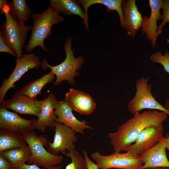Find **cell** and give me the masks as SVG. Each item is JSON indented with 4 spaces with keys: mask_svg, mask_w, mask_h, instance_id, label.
Segmentation results:
<instances>
[{
    "mask_svg": "<svg viewBox=\"0 0 169 169\" xmlns=\"http://www.w3.org/2000/svg\"><path fill=\"white\" fill-rule=\"evenodd\" d=\"M167 115L164 112L149 110L134 115L119 126L116 131L109 133L108 137L114 152L125 151L134 143L144 129L151 125L162 124L167 119Z\"/></svg>",
    "mask_w": 169,
    "mask_h": 169,
    "instance_id": "1",
    "label": "cell"
},
{
    "mask_svg": "<svg viewBox=\"0 0 169 169\" xmlns=\"http://www.w3.org/2000/svg\"><path fill=\"white\" fill-rule=\"evenodd\" d=\"M33 26L29 42L25 49L27 53L31 52L35 47L40 46L47 52H50L44 46V40L52 32L53 25L63 22L64 19L59 13L48 8L40 14L33 13Z\"/></svg>",
    "mask_w": 169,
    "mask_h": 169,
    "instance_id": "2",
    "label": "cell"
},
{
    "mask_svg": "<svg viewBox=\"0 0 169 169\" xmlns=\"http://www.w3.org/2000/svg\"><path fill=\"white\" fill-rule=\"evenodd\" d=\"M72 45V38L68 37L66 39L64 45L66 57L61 64L52 66L49 65L45 59L40 61V65L43 70H46L47 68H49L56 76L54 85H59L63 81H67L69 84L74 85L75 77L79 75L78 71L81 69L84 59L82 56H79L77 58L74 57Z\"/></svg>",
    "mask_w": 169,
    "mask_h": 169,
    "instance_id": "3",
    "label": "cell"
},
{
    "mask_svg": "<svg viewBox=\"0 0 169 169\" xmlns=\"http://www.w3.org/2000/svg\"><path fill=\"white\" fill-rule=\"evenodd\" d=\"M22 136L31 151L28 164H35L49 169L62 162L63 156L53 154L45 149L44 146H46L48 141L46 137L43 135L38 136L34 131Z\"/></svg>",
    "mask_w": 169,
    "mask_h": 169,
    "instance_id": "4",
    "label": "cell"
},
{
    "mask_svg": "<svg viewBox=\"0 0 169 169\" xmlns=\"http://www.w3.org/2000/svg\"><path fill=\"white\" fill-rule=\"evenodd\" d=\"M9 11V8L4 11L6 21L1 24L0 31L6 43L16 53L17 57H20L23 55V49L25 47L28 33L32 29L33 26L15 20Z\"/></svg>",
    "mask_w": 169,
    "mask_h": 169,
    "instance_id": "5",
    "label": "cell"
},
{
    "mask_svg": "<svg viewBox=\"0 0 169 169\" xmlns=\"http://www.w3.org/2000/svg\"><path fill=\"white\" fill-rule=\"evenodd\" d=\"M149 78L142 77L135 83L136 91L134 98L128 102L127 108L132 115L139 113L144 109L156 110L169 115V112L157 101L151 93V84L148 83Z\"/></svg>",
    "mask_w": 169,
    "mask_h": 169,
    "instance_id": "6",
    "label": "cell"
},
{
    "mask_svg": "<svg viewBox=\"0 0 169 169\" xmlns=\"http://www.w3.org/2000/svg\"><path fill=\"white\" fill-rule=\"evenodd\" d=\"M90 156L99 169H140L143 165L139 156L128 152H114L104 155L97 151L92 153Z\"/></svg>",
    "mask_w": 169,
    "mask_h": 169,
    "instance_id": "7",
    "label": "cell"
},
{
    "mask_svg": "<svg viewBox=\"0 0 169 169\" xmlns=\"http://www.w3.org/2000/svg\"><path fill=\"white\" fill-rule=\"evenodd\" d=\"M15 67L10 75L7 79H3L0 87V104L9 89L15 88V83L28 70L38 69L40 64L39 59L34 53L23 54L20 57H16Z\"/></svg>",
    "mask_w": 169,
    "mask_h": 169,
    "instance_id": "8",
    "label": "cell"
},
{
    "mask_svg": "<svg viewBox=\"0 0 169 169\" xmlns=\"http://www.w3.org/2000/svg\"><path fill=\"white\" fill-rule=\"evenodd\" d=\"M55 133L54 140L48 141L46 146L50 153L58 155L60 152L64 153L75 150L74 143L77 140L76 132L62 123L55 122L54 124Z\"/></svg>",
    "mask_w": 169,
    "mask_h": 169,
    "instance_id": "9",
    "label": "cell"
},
{
    "mask_svg": "<svg viewBox=\"0 0 169 169\" xmlns=\"http://www.w3.org/2000/svg\"><path fill=\"white\" fill-rule=\"evenodd\" d=\"M37 119H26L7 109L0 108V130L21 135L35 130Z\"/></svg>",
    "mask_w": 169,
    "mask_h": 169,
    "instance_id": "10",
    "label": "cell"
},
{
    "mask_svg": "<svg viewBox=\"0 0 169 169\" xmlns=\"http://www.w3.org/2000/svg\"><path fill=\"white\" fill-rule=\"evenodd\" d=\"M162 124L153 125L144 129L138 135L134 143L125 151L139 156L152 148L164 137Z\"/></svg>",
    "mask_w": 169,
    "mask_h": 169,
    "instance_id": "11",
    "label": "cell"
},
{
    "mask_svg": "<svg viewBox=\"0 0 169 169\" xmlns=\"http://www.w3.org/2000/svg\"><path fill=\"white\" fill-rule=\"evenodd\" d=\"M43 100H37L15 93L8 100L4 99L0 108L11 109L22 114L30 115L38 117L41 110Z\"/></svg>",
    "mask_w": 169,
    "mask_h": 169,
    "instance_id": "12",
    "label": "cell"
},
{
    "mask_svg": "<svg viewBox=\"0 0 169 169\" xmlns=\"http://www.w3.org/2000/svg\"><path fill=\"white\" fill-rule=\"evenodd\" d=\"M73 110L65 100L58 101L54 109L57 116L56 121L63 124L82 135L84 134V130L93 129L87 124L85 120H78L73 114Z\"/></svg>",
    "mask_w": 169,
    "mask_h": 169,
    "instance_id": "13",
    "label": "cell"
},
{
    "mask_svg": "<svg viewBox=\"0 0 169 169\" xmlns=\"http://www.w3.org/2000/svg\"><path fill=\"white\" fill-rule=\"evenodd\" d=\"M165 137L155 146L139 155L143 165L140 169L156 167L169 168V161L166 154Z\"/></svg>",
    "mask_w": 169,
    "mask_h": 169,
    "instance_id": "14",
    "label": "cell"
},
{
    "mask_svg": "<svg viewBox=\"0 0 169 169\" xmlns=\"http://www.w3.org/2000/svg\"><path fill=\"white\" fill-rule=\"evenodd\" d=\"M123 20L126 34L134 38L142 27L143 17L135 0H124L122 2Z\"/></svg>",
    "mask_w": 169,
    "mask_h": 169,
    "instance_id": "15",
    "label": "cell"
},
{
    "mask_svg": "<svg viewBox=\"0 0 169 169\" xmlns=\"http://www.w3.org/2000/svg\"><path fill=\"white\" fill-rule=\"evenodd\" d=\"M162 0H149L151 8L150 17L145 16L143 17L142 31L143 34L145 33L146 39L151 42V46L155 48L157 38L156 35L158 27L156 24L157 20H162V15L160 13L162 8Z\"/></svg>",
    "mask_w": 169,
    "mask_h": 169,
    "instance_id": "16",
    "label": "cell"
},
{
    "mask_svg": "<svg viewBox=\"0 0 169 169\" xmlns=\"http://www.w3.org/2000/svg\"><path fill=\"white\" fill-rule=\"evenodd\" d=\"M65 100L75 111L80 114L88 115L96 108V104L88 94L70 88L65 94Z\"/></svg>",
    "mask_w": 169,
    "mask_h": 169,
    "instance_id": "17",
    "label": "cell"
},
{
    "mask_svg": "<svg viewBox=\"0 0 169 169\" xmlns=\"http://www.w3.org/2000/svg\"><path fill=\"white\" fill-rule=\"evenodd\" d=\"M58 101L52 92L43 100L41 112L37 119L35 130L44 132L48 127H54V124L57 118L54 109Z\"/></svg>",
    "mask_w": 169,
    "mask_h": 169,
    "instance_id": "18",
    "label": "cell"
},
{
    "mask_svg": "<svg viewBox=\"0 0 169 169\" xmlns=\"http://www.w3.org/2000/svg\"><path fill=\"white\" fill-rule=\"evenodd\" d=\"M77 1L82 5L84 11V18L83 23L87 30L88 31L90 29L88 23V9L91 5L96 4H102L105 6L107 7L106 11L107 12L116 11L119 17L120 26L122 28H125L122 13V0H79Z\"/></svg>",
    "mask_w": 169,
    "mask_h": 169,
    "instance_id": "19",
    "label": "cell"
},
{
    "mask_svg": "<svg viewBox=\"0 0 169 169\" xmlns=\"http://www.w3.org/2000/svg\"><path fill=\"white\" fill-rule=\"evenodd\" d=\"M49 8L64 15L79 16L83 20L84 12L83 7L77 1L73 0H51Z\"/></svg>",
    "mask_w": 169,
    "mask_h": 169,
    "instance_id": "20",
    "label": "cell"
},
{
    "mask_svg": "<svg viewBox=\"0 0 169 169\" xmlns=\"http://www.w3.org/2000/svg\"><path fill=\"white\" fill-rule=\"evenodd\" d=\"M54 75L51 70L48 74L27 84L15 93L31 98H36L38 95L41 94V90L45 85L52 82Z\"/></svg>",
    "mask_w": 169,
    "mask_h": 169,
    "instance_id": "21",
    "label": "cell"
},
{
    "mask_svg": "<svg viewBox=\"0 0 169 169\" xmlns=\"http://www.w3.org/2000/svg\"><path fill=\"white\" fill-rule=\"evenodd\" d=\"M1 153L10 163L13 169H18L28 161L31 155V151L28 145L26 144L22 147L11 149Z\"/></svg>",
    "mask_w": 169,
    "mask_h": 169,
    "instance_id": "22",
    "label": "cell"
},
{
    "mask_svg": "<svg viewBox=\"0 0 169 169\" xmlns=\"http://www.w3.org/2000/svg\"><path fill=\"white\" fill-rule=\"evenodd\" d=\"M9 3V13L18 22L28 21L33 13L25 0H13Z\"/></svg>",
    "mask_w": 169,
    "mask_h": 169,
    "instance_id": "23",
    "label": "cell"
},
{
    "mask_svg": "<svg viewBox=\"0 0 169 169\" xmlns=\"http://www.w3.org/2000/svg\"><path fill=\"white\" fill-rule=\"evenodd\" d=\"M26 144L22 136L0 130V153Z\"/></svg>",
    "mask_w": 169,
    "mask_h": 169,
    "instance_id": "24",
    "label": "cell"
},
{
    "mask_svg": "<svg viewBox=\"0 0 169 169\" xmlns=\"http://www.w3.org/2000/svg\"><path fill=\"white\" fill-rule=\"evenodd\" d=\"M64 156L71 159V162L66 166L65 169H87L84 157L76 150L66 152Z\"/></svg>",
    "mask_w": 169,
    "mask_h": 169,
    "instance_id": "25",
    "label": "cell"
},
{
    "mask_svg": "<svg viewBox=\"0 0 169 169\" xmlns=\"http://www.w3.org/2000/svg\"><path fill=\"white\" fill-rule=\"evenodd\" d=\"M152 62L161 64L164 70L169 74V52L166 51L163 55L160 51L152 54L150 57Z\"/></svg>",
    "mask_w": 169,
    "mask_h": 169,
    "instance_id": "26",
    "label": "cell"
},
{
    "mask_svg": "<svg viewBox=\"0 0 169 169\" xmlns=\"http://www.w3.org/2000/svg\"><path fill=\"white\" fill-rule=\"evenodd\" d=\"M161 8L162 9V21L158 27L156 37L161 33L162 30L165 25L169 22V0H162Z\"/></svg>",
    "mask_w": 169,
    "mask_h": 169,
    "instance_id": "27",
    "label": "cell"
},
{
    "mask_svg": "<svg viewBox=\"0 0 169 169\" xmlns=\"http://www.w3.org/2000/svg\"><path fill=\"white\" fill-rule=\"evenodd\" d=\"M0 52L7 53L14 57H17L16 53L12 50L5 42L1 31H0Z\"/></svg>",
    "mask_w": 169,
    "mask_h": 169,
    "instance_id": "28",
    "label": "cell"
},
{
    "mask_svg": "<svg viewBox=\"0 0 169 169\" xmlns=\"http://www.w3.org/2000/svg\"><path fill=\"white\" fill-rule=\"evenodd\" d=\"M83 153L86 163L87 169H99L97 165L89 158L86 151L83 150Z\"/></svg>",
    "mask_w": 169,
    "mask_h": 169,
    "instance_id": "29",
    "label": "cell"
},
{
    "mask_svg": "<svg viewBox=\"0 0 169 169\" xmlns=\"http://www.w3.org/2000/svg\"><path fill=\"white\" fill-rule=\"evenodd\" d=\"M0 169H13L11 164L2 153L0 154Z\"/></svg>",
    "mask_w": 169,
    "mask_h": 169,
    "instance_id": "30",
    "label": "cell"
},
{
    "mask_svg": "<svg viewBox=\"0 0 169 169\" xmlns=\"http://www.w3.org/2000/svg\"><path fill=\"white\" fill-rule=\"evenodd\" d=\"M63 167L62 165L56 166L51 167L49 169H61ZM18 169H42L39 166L35 164H24Z\"/></svg>",
    "mask_w": 169,
    "mask_h": 169,
    "instance_id": "31",
    "label": "cell"
},
{
    "mask_svg": "<svg viewBox=\"0 0 169 169\" xmlns=\"http://www.w3.org/2000/svg\"><path fill=\"white\" fill-rule=\"evenodd\" d=\"M9 5L8 3L5 0H0V13L3 14V12L4 9Z\"/></svg>",
    "mask_w": 169,
    "mask_h": 169,
    "instance_id": "32",
    "label": "cell"
},
{
    "mask_svg": "<svg viewBox=\"0 0 169 169\" xmlns=\"http://www.w3.org/2000/svg\"><path fill=\"white\" fill-rule=\"evenodd\" d=\"M166 140V148L169 151V132L165 137Z\"/></svg>",
    "mask_w": 169,
    "mask_h": 169,
    "instance_id": "33",
    "label": "cell"
},
{
    "mask_svg": "<svg viewBox=\"0 0 169 169\" xmlns=\"http://www.w3.org/2000/svg\"><path fill=\"white\" fill-rule=\"evenodd\" d=\"M164 107L169 112V99H167L165 103Z\"/></svg>",
    "mask_w": 169,
    "mask_h": 169,
    "instance_id": "34",
    "label": "cell"
},
{
    "mask_svg": "<svg viewBox=\"0 0 169 169\" xmlns=\"http://www.w3.org/2000/svg\"><path fill=\"white\" fill-rule=\"evenodd\" d=\"M146 169H169L166 167H156L151 168H148Z\"/></svg>",
    "mask_w": 169,
    "mask_h": 169,
    "instance_id": "35",
    "label": "cell"
}]
</instances>
